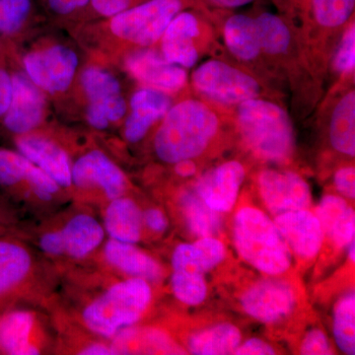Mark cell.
<instances>
[{
    "mask_svg": "<svg viewBox=\"0 0 355 355\" xmlns=\"http://www.w3.org/2000/svg\"><path fill=\"white\" fill-rule=\"evenodd\" d=\"M43 251L51 254H62L65 252L64 236L62 232H51L41 239Z\"/></svg>",
    "mask_w": 355,
    "mask_h": 355,
    "instance_id": "obj_43",
    "label": "cell"
},
{
    "mask_svg": "<svg viewBox=\"0 0 355 355\" xmlns=\"http://www.w3.org/2000/svg\"><path fill=\"white\" fill-rule=\"evenodd\" d=\"M331 146L338 153L355 155V92L349 91L336 103L330 123Z\"/></svg>",
    "mask_w": 355,
    "mask_h": 355,
    "instance_id": "obj_28",
    "label": "cell"
},
{
    "mask_svg": "<svg viewBox=\"0 0 355 355\" xmlns=\"http://www.w3.org/2000/svg\"><path fill=\"white\" fill-rule=\"evenodd\" d=\"M334 183L336 191L343 197L355 198V170L352 166L340 168L336 172Z\"/></svg>",
    "mask_w": 355,
    "mask_h": 355,
    "instance_id": "obj_39",
    "label": "cell"
},
{
    "mask_svg": "<svg viewBox=\"0 0 355 355\" xmlns=\"http://www.w3.org/2000/svg\"><path fill=\"white\" fill-rule=\"evenodd\" d=\"M81 84L88 98L87 120L93 128L105 130L127 113L120 83L113 74L89 67L84 70Z\"/></svg>",
    "mask_w": 355,
    "mask_h": 355,
    "instance_id": "obj_7",
    "label": "cell"
},
{
    "mask_svg": "<svg viewBox=\"0 0 355 355\" xmlns=\"http://www.w3.org/2000/svg\"><path fill=\"white\" fill-rule=\"evenodd\" d=\"M188 0H146L109 18L114 36L140 46H153L162 38L173 18Z\"/></svg>",
    "mask_w": 355,
    "mask_h": 355,
    "instance_id": "obj_5",
    "label": "cell"
},
{
    "mask_svg": "<svg viewBox=\"0 0 355 355\" xmlns=\"http://www.w3.org/2000/svg\"><path fill=\"white\" fill-rule=\"evenodd\" d=\"M62 233L65 252L76 259L87 256L104 239V230L99 222L86 214L72 218Z\"/></svg>",
    "mask_w": 355,
    "mask_h": 355,
    "instance_id": "obj_27",
    "label": "cell"
},
{
    "mask_svg": "<svg viewBox=\"0 0 355 355\" xmlns=\"http://www.w3.org/2000/svg\"><path fill=\"white\" fill-rule=\"evenodd\" d=\"M237 123L243 140L257 157L280 164L293 155V127L279 105L259 98L247 100L238 105Z\"/></svg>",
    "mask_w": 355,
    "mask_h": 355,
    "instance_id": "obj_2",
    "label": "cell"
},
{
    "mask_svg": "<svg viewBox=\"0 0 355 355\" xmlns=\"http://www.w3.org/2000/svg\"><path fill=\"white\" fill-rule=\"evenodd\" d=\"M258 188L263 205L275 216L310 207L312 197L309 184L296 173L263 170L259 175Z\"/></svg>",
    "mask_w": 355,
    "mask_h": 355,
    "instance_id": "obj_10",
    "label": "cell"
},
{
    "mask_svg": "<svg viewBox=\"0 0 355 355\" xmlns=\"http://www.w3.org/2000/svg\"><path fill=\"white\" fill-rule=\"evenodd\" d=\"M34 319L22 311L8 313L0 318V350L7 354H39L29 342Z\"/></svg>",
    "mask_w": 355,
    "mask_h": 355,
    "instance_id": "obj_26",
    "label": "cell"
},
{
    "mask_svg": "<svg viewBox=\"0 0 355 355\" xmlns=\"http://www.w3.org/2000/svg\"><path fill=\"white\" fill-rule=\"evenodd\" d=\"M153 293L146 280L133 277L112 286L86 308L83 319L91 331L113 336L121 329L137 323L150 303Z\"/></svg>",
    "mask_w": 355,
    "mask_h": 355,
    "instance_id": "obj_4",
    "label": "cell"
},
{
    "mask_svg": "<svg viewBox=\"0 0 355 355\" xmlns=\"http://www.w3.org/2000/svg\"><path fill=\"white\" fill-rule=\"evenodd\" d=\"M31 268V258L24 248L0 240V296L16 288Z\"/></svg>",
    "mask_w": 355,
    "mask_h": 355,
    "instance_id": "obj_30",
    "label": "cell"
},
{
    "mask_svg": "<svg viewBox=\"0 0 355 355\" xmlns=\"http://www.w3.org/2000/svg\"><path fill=\"white\" fill-rule=\"evenodd\" d=\"M105 216V226L110 236L116 241L137 243L141 235V212L130 198L112 200Z\"/></svg>",
    "mask_w": 355,
    "mask_h": 355,
    "instance_id": "obj_24",
    "label": "cell"
},
{
    "mask_svg": "<svg viewBox=\"0 0 355 355\" xmlns=\"http://www.w3.org/2000/svg\"><path fill=\"white\" fill-rule=\"evenodd\" d=\"M315 214L323 229L324 236L335 246L345 248L354 240V210L343 198L326 196L318 205Z\"/></svg>",
    "mask_w": 355,
    "mask_h": 355,
    "instance_id": "obj_20",
    "label": "cell"
},
{
    "mask_svg": "<svg viewBox=\"0 0 355 355\" xmlns=\"http://www.w3.org/2000/svg\"><path fill=\"white\" fill-rule=\"evenodd\" d=\"M200 32V19L195 13L184 10L178 13L161 38L163 57L183 69L193 67L198 60L196 39Z\"/></svg>",
    "mask_w": 355,
    "mask_h": 355,
    "instance_id": "obj_15",
    "label": "cell"
},
{
    "mask_svg": "<svg viewBox=\"0 0 355 355\" xmlns=\"http://www.w3.org/2000/svg\"><path fill=\"white\" fill-rule=\"evenodd\" d=\"M309 7L318 25L336 29L349 22L354 12L355 0H310Z\"/></svg>",
    "mask_w": 355,
    "mask_h": 355,
    "instance_id": "obj_33",
    "label": "cell"
},
{
    "mask_svg": "<svg viewBox=\"0 0 355 355\" xmlns=\"http://www.w3.org/2000/svg\"><path fill=\"white\" fill-rule=\"evenodd\" d=\"M12 95L11 74L0 64V118L4 116L10 105Z\"/></svg>",
    "mask_w": 355,
    "mask_h": 355,
    "instance_id": "obj_41",
    "label": "cell"
},
{
    "mask_svg": "<svg viewBox=\"0 0 355 355\" xmlns=\"http://www.w3.org/2000/svg\"><path fill=\"white\" fill-rule=\"evenodd\" d=\"M28 182L41 200H50L58 184L22 154L0 149V186L13 188Z\"/></svg>",
    "mask_w": 355,
    "mask_h": 355,
    "instance_id": "obj_18",
    "label": "cell"
},
{
    "mask_svg": "<svg viewBox=\"0 0 355 355\" xmlns=\"http://www.w3.org/2000/svg\"><path fill=\"white\" fill-rule=\"evenodd\" d=\"M144 1L146 0H90L88 6L97 15L111 18Z\"/></svg>",
    "mask_w": 355,
    "mask_h": 355,
    "instance_id": "obj_38",
    "label": "cell"
},
{
    "mask_svg": "<svg viewBox=\"0 0 355 355\" xmlns=\"http://www.w3.org/2000/svg\"><path fill=\"white\" fill-rule=\"evenodd\" d=\"M175 172L180 177H193L197 172V165L193 162V159L179 161V162L175 163Z\"/></svg>",
    "mask_w": 355,
    "mask_h": 355,
    "instance_id": "obj_45",
    "label": "cell"
},
{
    "mask_svg": "<svg viewBox=\"0 0 355 355\" xmlns=\"http://www.w3.org/2000/svg\"><path fill=\"white\" fill-rule=\"evenodd\" d=\"M334 67L338 73L347 74L354 71L355 67V27L354 23L345 30L342 41L338 44Z\"/></svg>",
    "mask_w": 355,
    "mask_h": 355,
    "instance_id": "obj_36",
    "label": "cell"
},
{
    "mask_svg": "<svg viewBox=\"0 0 355 355\" xmlns=\"http://www.w3.org/2000/svg\"><path fill=\"white\" fill-rule=\"evenodd\" d=\"M142 218L146 221L148 228H150L154 232H164L168 227L167 218H166L165 214L160 209H148L146 211Z\"/></svg>",
    "mask_w": 355,
    "mask_h": 355,
    "instance_id": "obj_44",
    "label": "cell"
},
{
    "mask_svg": "<svg viewBox=\"0 0 355 355\" xmlns=\"http://www.w3.org/2000/svg\"><path fill=\"white\" fill-rule=\"evenodd\" d=\"M32 0H0V34L12 36L29 18Z\"/></svg>",
    "mask_w": 355,
    "mask_h": 355,
    "instance_id": "obj_35",
    "label": "cell"
},
{
    "mask_svg": "<svg viewBox=\"0 0 355 355\" xmlns=\"http://www.w3.org/2000/svg\"><path fill=\"white\" fill-rule=\"evenodd\" d=\"M172 289L178 300L189 306L202 304L207 295L205 275L173 270Z\"/></svg>",
    "mask_w": 355,
    "mask_h": 355,
    "instance_id": "obj_34",
    "label": "cell"
},
{
    "mask_svg": "<svg viewBox=\"0 0 355 355\" xmlns=\"http://www.w3.org/2000/svg\"><path fill=\"white\" fill-rule=\"evenodd\" d=\"M23 62L30 80L41 90L55 94L69 87L78 58L71 49L55 46L28 53Z\"/></svg>",
    "mask_w": 355,
    "mask_h": 355,
    "instance_id": "obj_8",
    "label": "cell"
},
{
    "mask_svg": "<svg viewBox=\"0 0 355 355\" xmlns=\"http://www.w3.org/2000/svg\"><path fill=\"white\" fill-rule=\"evenodd\" d=\"M10 105L3 116V123L9 132L25 135L38 127L44 118V97L25 74L13 73Z\"/></svg>",
    "mask_w": 355,
    "mask_h": 355,
    "instance_id": "obj_11",
    "label": "cell"
},
{
    "mask_svg": "<svg viewBox=\"0 0 355 355\" xmlns=\"http://www.w3.org/2000/svg\"><path fill=\"white\" fill-rule=\"evenodd\" d=\"M300 354L304 355L334 354L330 340L326 334L319 329H314L306 335L301 343Z\"/></svg>",
    "mask_w": 355,
    "mask_h": 355,
    "instance_id": "obj_37",
    "label": "cell"
},
{
    "mask_svg": "<svg viewBox=\"0 0 355 355\" xmlns=\"http://www.w3.org/2000/svg\"><path fill=\"white\" fill-rule=\"evenodd\" d=\"M293 1L297 2L299 4H302V6H307L309 7L310 0H293Z\"/></svg>",
    "mask_w": 355,
    "mask_h": 355,
    "instance_id": "obj_49",
    "label": "cell"
},
{
    "mask_svg": "<svg viewBox=\"0 0 355 355\" xmlns=\"http://www.w3.org/2000/svg\"><path fill=\"white\" fill-rule=\"evenodd\" d=\"M171 103L167 93L157 89L137 91L130 99L132 113L125 121V139L132 144L144 139L149 128L169 111Z\"/></svg>",
    "mask_w": 355,
    "mask_h": 355,
    "instance_id": "obj_17",
    "label": "cell"
},
{
    "mask_svg": "<svg viewBox=\"0 0 355 355\" xmlns=\"http://www.w3.org/2000/svg\"><path fill=\"white\" fill-rule=\"evenodd\" d=\"M275 225L291 253L312 260L321 251L323 229L316 214L308 209L293 210L275 217Z\"/></svg>",
    "mask_w": 355,
    "mask_h": 355,
    "instance_id": "obj_12",
    "label": "cell"
},
{
    "mask_svg": "<svg viewBox=\"0 0 355 355\" xmlns=\"http://www.w3.org/2000/svg\"><path fill=\"white\" fill-rule=\"evenodd\" d=\"M210 1L223 8H238V7L248 6L254 0H210Z\"/></svg>",
    "mask_w": 355,
    "mask_h": 355,
    "instance_id": "obj_47",
    "label": "cell"
},
{
    "mask_svg": "<svg viewBox=\"0 0 355 355\" xmlns=\"http://www.w3.org/2000/svg\"><path fill=\"white\" fill-rule=\"evenodd\" d=\"M297 296L293 286L284 279L259 280L241 296L243 310L250 317L272 324L288 316L295 308Z\"/></svg>",
    "mask_w": 355,
    "mask_h": 355,
    "instance_id": "obj_9",
    "label": "cell"
},
{
    "mask_svg": "<svg viewBox=\"0 0 355 355\" xmlns=\"http://www.w3.org/2000/svg\"><path fill=\"white\" fill-rule=\"evenodd\" d=\"M349 257L352 263L355 261V240H352L349 245Z\"/></svg>",
    "mask_w": 355,
    "mask_h": 355,
    "instance_id": "obj_48",
    "label": "cell"
},
{
    "mask_svg": "<svg viewBox=\"0 0 355 355\" xmlns=\"http://www.w3.org/2000/svg\"><path fill=\"white\" fill-rule=\"evenodd\" d=\"M261 51L270 55L287 53L291 43V34L284 21L270 12L261 13L254 18Z\"/></svg>",
    "mask_w": 355,
    "mask_h": 355,
    "instance_id": "obj_31",
    "label": "cell"
},
{
    "mask_svg": "<svg viewBox=\"0 0 355 355\" xmlns=\"http://www.w3.org/2000/svg\"><path fill=\"white\" fill-rule=\"evenodd\" d=\"M130 73L149 88L163 92H175L186 85V70L171 64L162 55L153 50L135 51L125 62Z\"/></svg>",
    "mask_w": 355,
    "mask_h": 355,
    "instance_id": "obj_14",
    "label": "cell"
},
{
    "mask_svg": "<svg viewBox=\"0 0 355 355\" xmlns=\"http://www.w3.org/2000/svg\"><path fill=\"white\" fill-rule=\"evenodd\" d=\"M236 355H272L275 354L272 345L260 338H251L240 345L236 349Z\"/></svg>",
    "mask_w": 355,
    "mask_h": 355,
    "instance_id": "obj_42",
    "label": "cell"
},
{
    "mask_svg": "<svg viewBox=\"0 0 355 355\" xmlns=\"http://www.w3.org/2000/svg\"><path fill=\"white\" fill-rule=\"evenodd\" d=\"M225 257V246L217 238H200L195 243L181 244L175 249L173 270L205 275L221 263Z\"/></svg>",
    "mask_w": 355,
    "mask_h": 355,
    "instance_id": "obj_21",
    "label": "cell"
},
{
    "mask_svg": "<svg viewBox=\"0 0 355 355\" xmlns=\"http://www.w3.org/2000/svg\"><path fill=\"white\" fill-rule=\"evenodd\" d=\"M105 257L114 268L133 277L150 282L162 277L163 270L157 261L130 243L111 240L105 247Z\"/></svg>",
    "mask_w": 355,
    "mask_h": 355,
    "instance_id": "obj_22",
    "label": "cell"
},
{
    "mask_svg": "<svg viewBox=\"0 0 355 355\" xmlns=\"http://www.w3.org/2000/svg\"><path fill=\"white\" fill-rule=\"evenodd\" d=\"M241 340V331L234 324H219L191 336L188 349L195 355L234 354Z\"/></svg>",
    "mask_w": 355,
    "mask_h": 355,
    "instance_id": "obj_25",
    "label": "cell"
},
{
    "mask_svg": "<svg viewBox=\"0 0 355 355\" xmlns=\"http://www.w3.org/2000/svg\"><path fill=\"white\" fill-rule=\"evenodd\" d=\"M193 87L210 101L239 105L258 98L261 86L253 76L220 60H209L193 71Z\"/></svg>",
    "mask_w": 355,
    "mask_h": 355,
    "instance_id": "obj_6",
    "label": "cell"
},
{
    "mask_svg": "<svg viewBox=\"0 0 355 355\" xmlns=\"http://www.w3.org/2000/svg\"><path fill=\"white\" fill-rule=\"evenodd\" d=\"M224 40L228 50L238 60L251 62L260 55L261 49L256 21L246 14H234L226 20Z\"/></svg>",
    "mask_w": 355,
    "mask_h": 355,
    "instance_id": "obj_23",
    "label": "cell"
},
{
    "mask_svg": "<svg viewBox=\"0 0 355 355\" xmlns=\"http://www.w3.org/2000/svg\"><path fill=\"white\" fill-rule=\"evenodd\" d=\"M23 156L46 173L60 187L71 184V169L67 153L50 140L33 135L21 137L16 141Z\"/></svg>",
    "mask_w": 355,
    "mask_h": 355,
    "instance_id": "obj_19",
    "label": "cell"
},
{
    "mask_svg": "<svg viewBox=\"0 0 355 355\" xmlns=\"http://www.w3.org/2000/svg\"><path fill=\"white\" fill-rule=\"evenodd\" d=\"M71 179L83 188L100 187L111 200L121 198L125 190V175L101 151H91L79 158L71 170Z\"/></svg>",
    "mask_w": 355,
    "mask_h": 355,
    "instance_id": "obj_16",
    "label": "cell"
},
{
    "mask_svg": "<svg viewBox=\"0 0 355 355\" xmlns=\"http://www.w3.org/2000/svg\"><path fill=\"white\" fill-rule=\"evenodd\" d=\"M83 355H108L116 354L114 350L109 349L106 345L96 343V345H89L85 349L80 352Z\"/></svg>",
    "mask_w": 355,
    "mask_h": 355,
    "instance_id": "obj_46",
    "label": "cell"
},
{
    "mask_svg": "<svg viewBox=\"0 0 355 355\" xmlns=\"http://www.w3.org/2000/svg\"><path fill=\"white\" fill-rule=\"evenodd\" d=\"M49 10L58 16H69L83 10L90 0H44Z\"/></svg>",
    "mask_w": 355,
    "mask_h": 355,
    "instance_id": "obj_40",
    "label": "cell"
},
{
    "mask_svg": "<svg viewBox=\"0 0 355 355\" xmlns=\"http://www.w3.org/2000/svg\"><path fill=\"white\" fill-rule=\"evenodd\" d=\"M244 179L241 163L228 161L205 173L193 190L209 207L223 214L234 207Z\"/></svg>",
    "mask_w": 355,
    "mask_h": 355,
    "instance_id": "obj_13",
    "label": "cell"
},
{
    "mask_svg": "<svg viewBox=\"0 0 355 355\" xmlns=\"http://www.w3.org/2000/svg\"><path fill=\"white\" fill-rule=\"evenodd\" d=\"M182 211L187 226L198 238L216 237L221 228V214L209 207L193 191H186L182 195Z\"/></svg>",
    "mask_w": 355,
    "mask_h": 355,
    "instance_id": "obj_29",
    "label": "cell"
},
{
    "mask_svg": "<svg viewBox=\"0 0 355 355\" xmlns=\"http://www.w3.org/2000/svg\"><path fill=\"white\" fill-rule=\"evenodd\" d=\"M233 242L243 260L259 272L279 275L291 265V252L275 222L254 207H242L236 212Z\"/></svg>",
    "mask_w": 355,
    "mask_h": 355,
    "instance_id": "obj_3",
    "label": "cell"
},
{
    "mask_svg": "<svg viewBox=\"0 0 355 355\" xmlns=\"http://www.w3.org/2000/svg\"><path fill=\"white\" fill-rule=\"evenodd\" d=\"M334 336L338 349L355 354V294L349 292L336 302L334 310Z\"/></svg>",
    "mask_w": 355,
    "mask_h": 355,
    "instance_id": "obj_32",
    "label": "cell"
},
{
    "mask_svg": "<svg viewBox=\"0 0 355 355\" xmlns=\"http://www.w3.org/2000/svg\"><path fill=\"white\" fill-rule=\"evenodd\" d=\"M218 128V116L207 105L198 100H184L163 116L154 148L161 160L173 164L198 157L216 137Z\"/></svg>",
    "mask_w": 355,
    "mask_h": 355,
    "instance_id": "obj_1",
    "label": "cell"
}]
</instances>
